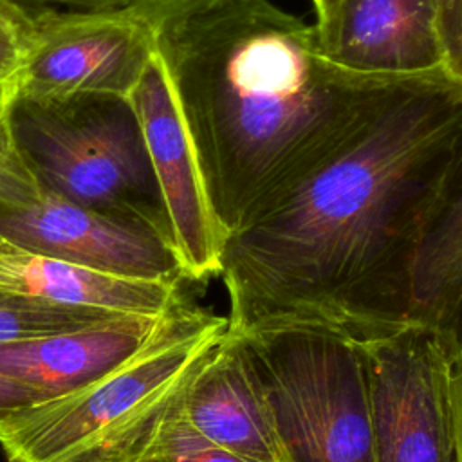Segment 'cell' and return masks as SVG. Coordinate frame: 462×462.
I'll return each mask as SVG.
<instances>
[{
    "instance_id": "6da1fadb",
    "label": "cell",
    "mask_w": 462,
    "mask_h": 462,
    "mask_svg": "<svg viewBox=\"0 0 462 462\" xmlns=\"http://www.w3.org/2000/svg\"><path fill=\"white\" fill-rule=\"evenodd\" d=\"M462 148V88L399 96L359 137L226 238L229 330L319 328L365 343L410 318L417 251Z\"/></svg>"
},
{
    "instance_id": "7a4b0ae2",
    "label": "cell",
    "mask_w": 462,
    "mask_h": 462,
    "mask_svg": "<svg viewBox=\"0 0 462 462\" xmlns=\"http://www.w3.org/2000/svg\"><path fill=\"white\" fill-rule=\"evenodd\" d=\"M153 29L209 204L227 235L424 81L336 65L316 25L271 0H220L159 16Z\"/></svg>"
},
{
    "instance_id": "3957f363",
    "label": "cell",
    "mask_w": 462,
    "mask_h": 462,
    "mask_svg": "<svg viewBox=\"0 0 462 462\" xmlns=\"http://www.w3.org/2000/svg\"><path fill=\"white\" fill-rule=\"evenodd\" d=\"M4 119L16 155L45 191L166 224L143 128L128 96H13Z\"/></svg>"
},
{
    "instance_id": "277c9868",
    "label": "cell",
    "mask_w": 462,
    "mask_h": 462,
    "mask_svg": "<svg viewBox=\"0 0 462 462\" xmlns=\"http://www.w3.org/2000/svg\"><path fill=\"white\" fill-rule=\"evenodd\" d=\"M231 332L249 354L287 462H374L370 383L357 343L303 327Z\"/></svg>"
},
{
    "instance_id": "5b68a950",
    "label": "cell",
    "mask_w": 462,
    "mask_h": 462,
    "mask_svg": "<svg viewBox=\"0 0 462 462\" xmlns=\"http://www.w3.org/2000/svg\"><path fill=\"white\" fill-rule=\"evenodd\" d=\"M227 328L184 303L135 357L88 386L42 401L0 426L9 462H79L116 426L180 384Z\"/></svg>"
},
{
    "instance_id": "8992f818",
    "label": "cell",
    "mask_w": 462,
    "mask_h": 462,
    "mask_svg": "<svg viewBox=\"0 0 462 462\" xmlns=\"http://www.w3.org/2000/svg\"><path fill=\"white\" fill-rule=\"evenodd\" d=\"M357 345L370 383L374 462H458L451 399L458 334L408 318Z\"/></svg>"
},
{
    "instance_id": "52a82bcc",
    "label": "cell",
    "mask_w": 462,
    "mask_h": 462,
    "mask_svg": "<svg viewBox=\"0 0 462 462\" xmlns=\"http://www.w3.org/2000/svg\"><path fill=\"white\" fill-rule=\"evenodd\" d=\"M0 235L16 249L110 276L186 280L164 222L81 206L45 191L38 182L20 197L0 202Z\"/></svg>"
},
{
    "instance_id": "ba28073f",
    "label": "cell",
    "mask_w": 462,
    "mask_h": 462,
    "mask_svg": "<svg viewBox=\"0 0 462 462\" xmlns=\"http://www.w3.org/2000/svg\"><path fill=\"white\" fill-rule=\"evenodd\" d=\"M153 56V22L139 5L51 18L25 32L13 96L130 97Z\"/></svg>"
},
{
    "instance_id": "9c48e42d",
    "label": "cell",
    "mask_w": 462,
    "mask_h": 462,
    "mask_svg": "<svg viewBox=\"0 0 462 462\" xmlns=\"http://www.w3.org/2000/svg\"><path fill=\"white\" fill-rule=\"evenodd\" d=\"M130 101L143 128L168 231L186 280L204 282L218 276L227 233L209 204L157 52L132 90Z\"/></svg>"
},
{
    "instance_id": "30bf717a",
    "label": "cell",
    "mask_w": 462,
    "mask_h": 462,
    "mask_svg": "<svg viewBox=\"0 0 462 462\" xmlns=\"http://www.w3.org/2000/svg\"><path fill=\"white\" fill-rule=\"evenodd\" d=\"M318 36L330 61L357 74L386 79L446 76L437 0H341Z\"/></svg>"
},
{
    "instance_id": "8fae6325",
    "label": "cell",
    "mask_w": 462,
    "mask_h": 462,
    "mask_svg": "<svg viewBox=\"0 0 462 462\" xmlns=\"http://www.w3.org/2000/svg\"><path fill=\"white\" fill-rule=\"evenodd\" d=\"M179 402L186 419L222 448L251 462H287L249 354L229 328L182 381Z\"/></svg>"
},
{
    "instance_id": "7c38bea8",
    "label": "cell",
    "mask_w": 462,
    "mask_h": 462,
    "mask_svg": "<svg viewBox=\"0 0 462 462\" xmlns=\"http://www.w3.org/2000/svg\"><path fill=\"white\" fill-rule=\"evenodd\" d=\"M184 303L164 314L125 312L74 330L0 343V374L51 399L81 390L146 348Z\"/></svg>"
},
{
    "instance_id": "4fadbf2b",
    "label": "cell",
    "mask_w": 462,
    "mask_h": 462,
    "mask_svg": "<svg viewBox=\"0 0 462 462\" xmlns=\"http://www.w3.org/2000/svg\"><path fill=\"white\" fill-rule=\"evenodd\" d=\"M0 291L54 305L139 314H164L184 301L180 282L110 276L16 247L0 253Z\"/></svg>"
},
{
    "instance_id": "5bb4252c",
    "label": "cell",
    "mask_w": 462,
    "mask_h": 462,
    "mask_svg": "<svg viewBox=\"0 0 462 462\" xmlns=\"http://www.w3.org/2000/svg\"><path fill=\"white\" fill-rule=\"evenodd\" d=\"M180 384L116 426L79 462H251L209 440L186 419Z\"/></svg>"
},
{
    "instance_id": "9a60e30c",
    "label": "cell",
    "mask_w": 462,
    "mask_h": 462,
    "mask_svg": "<svg viewBox=\"0 0 462 462\" xmlns=\"http://www.w3.org/2000/svg\"><path fill=\"white\" fill-rule=\"evenodd\" d=\"M410 318L458 334L462 318V148L440 211L415 256L410 280Z\"/></svg>"
},
{
    "instance_id": "2e32d148",
    "label": "cell",
    "mask_w": 462,
    "mask_h": 462,
    "mask_svg": "<svg viewBox=\"0 0 462 462\" xmlns=\"http://www.w3.org/2000/svg\"><path fill=\"white\" fill-rule=\"evenodd\" d=\"M125 312L36 301L0 291V343L96 325Z\"/></svg>"
},
{
    "instance_id": "e0dca14e",
    "label": "cell",
    "mask_w": 462,
    "mask_h": 462,
    "mask_svg": "<svg viewBox=\"0 0 462 462\" xmlns=\"http://www.w3.org/2000/svg\"><path fill=\"white\" fill-rule=\"evenodd\" d=\"M11 5L29 25V29L40 22L88 11L119 9L135 5V0H4Z\"/></svg>"
},
{
    "instance_id": "ac0fdd59",
    "label": "cell",
    "mask_w": 462,
    "mask_h": 462,
    "mask_svg": "<svg viewBox=\"0 0 462 462\" xmlns=\"http://www.w3.org/2000/svg\"><path fill=\"white\" fill-rule=\"evenodd\" d=\"M25 32V29L0 16V108H4L14 94Z\"/></svg>"
},
{
    "instance_id": "d6986e66",
    "label": "cell",
    "mask_w": 462,
    "mask_h": 462,
    "mask_svg": "<svg viewBox=\"0 0 462 462\" xmlns=\"http://www.w3.org/2000/svg\"><path fill=\"white\" fill-rule=\"evenodd\" d=\"M51 399L49 393L0 374V426L32 404Z\"/></svg>"
},
{
    "instance_id": "ffe728a7",
    "label": "cell",
    "mask_w": 462,
    "mask_h": 462,
    "mask_svg": "<svg viewBox=\"0 0 462 462\" xmlns=\"http://www.w3.org/2000/svg\"><path fill=\"white\" fill-rule=\"evenodd\" d=\"M439 29L446 52L462 34V0H437Z\"/></svg>"
},
{
    "instance_id": "44dd1931",
    "label": "cell",
    "mask_w": 462,
    "mask_h": 462,
    "mask_svg": "<svg viewBox=\"0 0 462 462\" xmlns=\"http://www.w3.org/2000/svg\"><path fill=\"white\" fill-rule=\"evenodd\" d=\"M217 2H220V0H135V5H139L153 22L155 18L170 14V13L197 9V7L211 5Z\"/></svg>"
},
{
    "instance_id": "7402d4cb",
    "label": "cell",
    "mask_w": 462,
    "mask_h": 462,
    "mask_svg": "<svg viewBox=\"0 0 462 462\" xmlns=\"http://www.w3.org/2000/svg\"><path fill=\"white\" fill-rule=\"evenodd\" d=\"M451 399H453V415L457 430V446H458V462H462V350L453 366L451 375Z\"/></svg>"
},
{
    "instance_id": "603a6c76",
    "label": "cell",
    "mask_w": 462,
    "mask_h": 462,
    "mask_svg": "<svg viewBox=\"0 0 462 462\" xmlns=\"http://www.w3.org/2000/svg\"><path fill=\"white\" fill-rule=\"evenodd\" d=\"M446 78L462 88V34L451 45L446 60Z\"/></svg>"
},
{
    "instance_id": "cb8c5ba5",
    "label": "cell",
    "mask_w": 462,
    "mask_h": 462,
    "mask_svg": "<svg viewBox=\"0 0 462 462\" xmlns=\"http://www.w3.org/2000/svg\"><path fill=\"white\" fill-rule=\"evenodd\" d=\"M339 4L341 0H312L314 13H316V22H314L316 29H325L332 22Z\"/></svg>"
},
{
    "instance_id": "d4e9b609",
    "label": "cell",
    "mask_w": 462,
    "mask_h": 462,
    "mask_svg": "<svg viewBox=\"0 0 462 462\" xmlns=\"http://www.w3.org/2000/svg\"><path fill=\"white\" fill-rule=\"evenodd\" d=\"M0 16L5 18V20H9V22H13V23H16L18 27L29 31V25L25 23V20H23L11 5H7L4 0H0Z\"/></svg>"
},
{
    "instance_id": "484cf974",
    "label": "cell",
    "mask_w": 462,
    "mask_h": 462,
    "mask_svg": "<svg viewBox=\"0 0 462 462\" xmlns=\"http://www.w3.org/2000/svg\"><path fill=\"white\" fill-rule=\"evenodd\" d=\"M7 249H14V247L0 235V253H2V251H7Z\"/></svg>"
},
{
    "instance_id": "4316f807",
    "label": "cell",
    "mask_w": 462,
    "mask_h": 462,
    "mask_svg": "<svg viewBox=\"0 0 462 462\" xmlns=\"http://www.w3.org/2000/svg\"><path fill=\"white\" fill-rule=\"evenodd\" d=\"M4 108H5V106H4ZM4 108H0V116H2V114H4Z\"/></svg>"
}]
</instances>
